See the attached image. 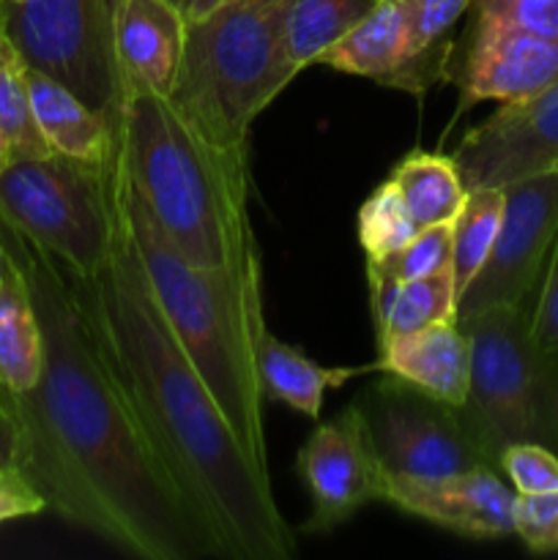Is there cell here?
<instances>
[{"label":"cell","mask_w":558,"mask_h":560,"mask_svg":"<svg viewBox=\"0 0 558 560\" xmlns=\"http://www.w3.org/2000/svg\"><path fill=\"white\" fill-rule=\"evenodd\" d=\"M556 170H558V167H556Z\"/></svg>","instance_id":"cell-37"},{"label":"cell","mask_w":558,"mask_h":560,"mask_svg":"<svg viewBox=\"0 0 558 560\" xmlns=\"http://www.w3.org/2000/svg\"><path fill=\"white\" fill-rule=\"evenodd\" d=\"M498 470L507 474L518 495L558 492V454L542 443H514L503 448Z\"/></svg>","instance_id":"cell-28"},{"label":"cell","mask_w":558,"mask_h":560,"mask_svg":"<svg viewBox=\"0 0 558 560\" xmlns=\"http://www.w3.org/2000/svg\"><path fill=\"white\" fill-rule=\"evenodd\" d=\"M353 405L386 474L438 479L492 468L465 427L460 408L430 397L408 381L386 375L364 388Z\"/></svg>","instance_id":"cell-9"},{"label":"cell","mask_w":558,"mask_h":560,"mask_svg":"<svg viewBox=\"0 0 558 560\" xmlns=\"http://www.w3.org/2000/svg\"><path fill=\"white\" fill-rule=\"evenodd\" d=\"M115 0H0V36L27 69L53 77L88 107L118 104L113 52Z\"/></svg>","instance_id":"cell-8"},{"label":"cell","mask_w":558,"mask_h":560,"mask_svg":"<svg viewBox=\"0 0 558 560\" xmlns=\"http://www.w3.org/2000/svg\"><path fill=\"white\" fill-rule=\"evenodd\" d=\"M479 20L507 22V25L523 27L536 36L556 38L558 42V0H514L507 9L492 14H476Z\"/></svg>","instance_id":"cell-31"},{"label":"cell","mask_w":558,"mask_h":560,"mask_svg":"<svg viewBox=\"0 0 558 560\" xmlns=\"http://www.w3.org/2000/svg\"><path fill=\"white\" fill-rule=\"evenodd\" d=\"M372 370L408 381L441 402L460 405L468 397L470 339L457 320H441L377 345Z\"/></svg>","instance_id":"cell-16"},{"label":"cell","mask_w":558,"mask_h":560,"mask_svg":"<svg viewBox=\"0 0 558 560\" xmlns=\"http://www.w3.org/2000/svg\"><path fill=\"white\" fill-rule=\"evenodd\" d=\"M49 145L38 131L27 88V63L0 36V170L20 159L47 156Z\"/></svg>","instance_id":"cell-23"},{"label":"cell","mask_w":558,"mask_h":560,"mask_svg":"<svg viewBox=\"0 0 558 560\" xmlns=\"http://www.w3.org/2000/svg\"><path fill=\"white\" fill-rule=\"evenodd\" d=\"M531 339L550 359H558V235L542 271L539 295L531 310Z\"/></svg>","instance_id":"cell-30"},{"label":"cell","mask_w":558,"mask_h":560,"mask_svg":"<svg viewBox=\"0 0 558 560\" xmlns=\"http://www.w3.org/2000/svg\"><path fill=\"white\" fill-rule=\"evenodd\" d=\"M465 189H507L558 167V80L503 102L452 153Z\"/></svg>","instance_id":"cell-11"},{"label":"cell","mask_w":558,"mask_h":560,"mask_svg":"<svg viewBox=\"0 0 558 560\" xmlns=\"http://www.w3.org/2000/svg\"><path fill=\"white\" fill-rule=\"evenodd\" d=\"M452 222L430 224V228L419 230L399 252L383 257V260L367 262L375 266L377 271L388 273L392 279H399V282L430 277V273L452 266Z\"/></svg>","instance_id":"cell-27"},{"label":"cell","mask_w":558,"mask_h":560,"mask_svg":"<svg viewBox=\"0 0 558 560\" xmlns=\"http://www.w3.org/2000/svg\"><path fill=\"white\" fill-rule=\"evenodd\" d=\"M299 474L312 498L304 534H328L361 506L383 501L386 470L372 452L353 402L306 438L299 448Z\"/></svg>","instance_id":"cell-12"},{"label":"cell","mask_w":558,"mask_h":560,"mask_svg":"<svg viewBox=\"0 0 558 560\" xmlns=\"http://www.w3.org/2000/svg\"><path fill=\"white\" fill-rule=\"evenodd\" d=\"M0 222L88 277L113 244L107 156L102 162L47 153L0 170Z\"/></svg>","instance_id":"cell-7"},{"label":"cell","mask_w":558,"mask_h":560,"mask_svg":"<svg viewBox=\"0 0 558 560\" xmlns=\"http://www.w3.org/2000/svg\"><path fill=\"white\" fill-rule=\"evenodd\" d=\"M410 60L408 16L399 0H375L370 14L361 16L317 63L345 74L367 77L381 85H394Z\"/></svg>","instance_id":"cell-17"},{"label":"cell","mask_w":558,"mask_h":560,"mask_svg":"<svg viewBox=\"0 0 558 560\" xmlns=\"http://www.w3.org/2000/svg\"><path fill=\"white\" fill-rule=\"evenodd\" d=\"M509 3H514V0H476V14H492V11H501L507 9Z\"/></svg>","instance_id":"cell-35"},{"label":"cell","mask_w":558,"mask_h":560,"mask_svg":"<svg viewBox=\"0 0 558 560\" xmlns=\"http://www.w3.org/2000/svg\"><path fill=\"white\" fill-rule=\"evenodd\" d=\"M558 235V170L503 189V217L481 271L460 295L457 320L496 306L528 304Z\"/></svg>","instance_id":"cell-10"},{"label":"cell","mask_w":558,"mask_h":560,"mask_svg":"<svg viewBox=\"0 0 558 560\" xmlns=\"http://www.w3.org/2000/svg\"><path fill=\"white\" fill-rule=\"evenodd\" d=\"M27 88L38 131L49 151L82 162H102L107 156L113 148L109 113L88 107L74 91L36 69H27Z\"/></svg>","instance_id":"cell-18"},{"label":"cell","mask_w":558,"mask_h":560,"mask_svg":"<svg viewBox=\"0 0 558 560\" xmlns=\"http://www.w3.org/2000/svg\"><path fill=\"white\" fill-rule=\"evenodd\" d=\"M170 3L175 5V9L181 11V14L186 16V20H191V16L202 14V11L213 9L217 3H222V0H170Z\"/></svg>","instance_id":"cell-34"},{"label":"cell","mask_w":558,"mask_h":560,"mask_svg":"<svg viewBox=\"0 0 558 560\" xmlns=\"http://www.w3.org/2000/svg\"><path fill=\"white\" fill-rule=\"evenodd\" d=\"M392 180L419 230L452 222L468 195L454 159L441 156V153H408L394 167Z\"/></svg>","instance_id":"cell-22"},{"label":"cell","mask_w":558,"mask_h":560,"mask_svg":"<svg viewBox=\"0 0 558 560\" xmlns=\"http://www.w3.org/2000/svg\"><path fill=\"white\" fill-rule=\"evenodd\" d=\"M44 334L36 386L5 394L16 430V470L58 517L142 560L219 558L104 364L69 271L0 222Z\"/></svg>","instance_id":"cell-1"},{"label":"cell","mask_w":558,"mask_h":560,"mask_svg":"<svg viewBox=\"0 0 558 560\" xmlns=\"http://www.w3.org/2000/svg\"><path fill=\"white\" fill-rule=\"evenodd\" d=\"M16 457H20V430L0 388V470L16 468Z\"/></svg>","instance_id":"cell-33"},{"label":"cell","mask_w":558,"mask_h":560,"mask_svg":"<svg viewBox=\"0 0 558 560\" xmlns=\"http://www.w3.org/2000/svg\"><path fill=\"white\" fill-rule=\"evenodd\" d=\"M44 334L31 288L20 266L5 252V277L0 284V388L25 394L42 377Z\"/></svg>","instance_id":"cell-21"},{"label":"cell","mask_w":558,"mask_h":560,"mask_svg":"<svg viewBox=\"0 0 558 560\" xmlns=\"http://www.w3.org/2000/svg\"><path fill=\"white\" fill-rule=\"evenodd\" d=\"M44 509H47L44 498L33 490V485L20 470H0V525L36 517Z\"/></svg>","instance_id":"cell-32"},{"label":"cell","mask_w":558,"mask_h":560,"mask_svg":"<svg viewBox=\"0 0 558 560\" xmlns=\"http://www.w3.org/2000/svg\"><path fill=\"white\" fill-rule=\"evenodd\" d=\"M3 277H5V246H3V238H0V284H3Z\"/></svg>","instance_id":"cell-36"},{"label":"cell","mask_w":558,"mask_h":560,"mask_svg":"<svg viewBox=\"0 0 558 560\" xmlns=\"http://www.w3.org/2000/svg\"><path fill=\"white\" fill-rule=\"evenodd\" d=\"M113 244L88 277L69 271L104 364L124 392L148 446L206 525L219 558L288 560L295 534L271 479L241 448L233 427L175 339L126 228L107 153Z\"/></svg>","instance_id":"cell-2"},{"label":"cell","mask_w":558,"mask_h":560,"mask_svg":"<svg viewBox=\"0 0 558 560\" xmlns=\"http://www.w3.org/2000/svg\"><path fill=\"white\" fill-rule=\"evenodd\" d=\"M186 16L170 0H115L113 52L118 88L170 96L186 44Z\"/></svg>","instance_id":"cell-15"},{"label":"cell","mask_w":558,"mask_h":560,"mask_svg":"<svg viewBox=\"0 0 558 560\" xmlns=\"http://www.w3.org/2000/svg\"><path fill=\"white\" fill-rule=\"evenodd\" d=\"M372 317H375L377 345L397 334L419 331L441 320H457V288L452 266L430 277L399 282L367 262Z\"/></svg>","instance_id":"cell-20"},{"label":"cell","mask_w":558,"mask_h":560,"mask_svg":"<svg viewBox=\"0 0 558 560\" xmlns=\"http://www.w3.org/2000/svg\"><path fill=\"white\" fill-rule=\"evenodd\" d=\"M375 0H290L284 16V44L299 71L317 63L361 16L370 14Z\"/></svg>","instance_id":"cell-24"},{"label":"cell","mask_w":558,"mask_h":560,"mask_svg":"<svg viewBox=\"0 0 558 560\" xmlns=\"http://www.w3.org/2000/svg\"><path fill=\"white\" fill-rule=\"evenodd\" d=\"M255 364L266 399L284 402L306 419H321L323 397L328 388H339L345 381L370 370V366L345 370V366L317 364L299 348L274 337L266 320L257 326L255 334Z\"/></svg>","instance_id":"cell-19"},{"label":"cell","mask_w":558,"mask_h":560,"mask_svg":"<svg viewBox=\"0 0 558 560\" xmlns=\"http://www.w3.org/2000/svg\"><path fill=\"white\" fill-rule=\"evenodd\" d=\"M109 162L120 211L159 310L164 312L175 339L197 366L228 424L233 427L246 457L268 474L263 430L266 394L255 364V334L266 320L260 255L244 266L228 268H200L189 262L164 235L131 186L115 145V131Z\"/></svg>","instance_id":"cell-3"},{"label":"cell","mask_w":558,"mask_h":560,"mask_svg":"<svg viewBox=\"0 0 558 560\" xmlns=\"http://www.w3.org/2000/svg\"><path fill=\"white\" fill-rule=\"evenodd\" d=\"M558 80V42L496 20L474 22L460 71L465 104L514 102Z\"/></svg>","instance_id":"cell-14"},{"label":"cell","mask_w":558,"mask_h":560,"mask_svg":"<svg viewBox=\"0 0 558 560\" xmlns=\"http://www.w3.org/2000/svg\"><path fill=\"white\" fill-rule=\"evenodd\" d=\"M109 118L131 186L186 260L228 268L260 255L249 222V156L217 148L167 96L146 88L120 85Z\"/></svg>","instance_id":"cell-4"},{"label":"cell","mask_w":558,"mask_h":560,"mask_svg":"<svg viewBox=\"0 0 558 560\" xmlns=\"http://www.w3.org/2000/svg\"><path fill=\"white\" fill-rule=\"evenodd\" d=\"M383 501L399 512L468 539L514 536L518 492L496 468H474L438 479H410L386 474Z\"/></svg>","instance_id":"cell-13"},{"label":"cell","mask_w":558,"mask_h":560,"mask_svg":"<svg viewBox=\"0 0 558 560\" xmlns=\"http://www.w3.org/2000/svg\"><path fill=\"white\" fill-rule=\"evenodd\" d=\"M290 0H222L186 22L170 104L206 140L249 156L252 124L295 80L284 44Z\"/></svg>","instance_id":"cell-5"},{"label":"cell","mask_w":558,"mask_h":560,"mask_svg":"<svg viewBox=\"0 0 558 560\" xmlns=\"http://www.w3.org/2000/svg\"><path fill=\"white\" fill-rule=\"evenodd\" d=\"M470 339L465 427L492 468L503 448L542 443L558 454V359L531 339L528 304L496 306L457 320Z\"/></svg>","instance_id":"cell-6"},{"label":"cell","mask_w":558,"mask_h":560,"mask_svg":"<svg viewBox=\"0 0 558 560\" xmlns=\"http://www.w3.org/2000/svg\"><path fill=\"white\" fill-rule=\"evenodd\" d=\"M514 536L534 552H558V492L518 495Z\"/></svg>","instance_id":"cell-29"},{"label":"cell","mask_w":558,"mask_h":560,"mask_svg":"<svg viewBox=\"0 0 558 560\" xmlns=\"http://www.w3.org/2000/svg\"><path fill=\"white\" fill-rule=\"evenodd\" d=\"M501 217L503 189H468L465 202L452 222V271L457 299L490 257Z\"/></svg>","instance_id":"cell-25"},{"label":"cell","mask_w":558,"mask_h":560,"mask_svg":"<svg viewBox=\"0 0 558 560\" xmlns=\"http://www.w3.org/2000/svg\"><path fill=\"white\" fill-rule=\"evenodd\" d=\"M419 233L403 195L388 178L359 208V244L367 260H383Z\"/></svg>","instance_id":"cell-26"}]
</instances>
